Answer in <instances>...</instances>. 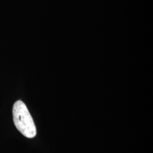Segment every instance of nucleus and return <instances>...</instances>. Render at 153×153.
Segmentation results:
<instances>
[{
	"instance_id": "1",
	"label": "nucleus",
	"mask_w": 153,
	"mask_h": 153,
	"mask_svg": "<svg viewBox=\"0 0 153 153\" xmlns=\"http://www.w3.org/2000/svg\"><path fill=\"white\" fill-rule=\"evenodd\" d=\"M13 120L17 130L28 138H33L37 131L33 118L27 106L22 101L18 100L13 106Z\"/></svg>"
}]
</instances>
